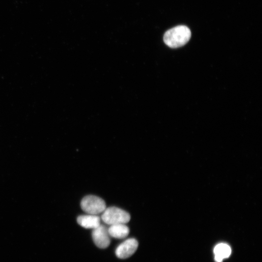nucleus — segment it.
<instances>
[{
    "mask_svg": "<svg viewBox=\"0 0 262 262\" xmlns=\"http://www.w3.org/2000/svg\"><path fill=\"white\" fill-rule=\"evenodd\" d=\"M191 36L190 30L187 26L180 25L167 31L164 36V41L168 47L177 48L186 44Z\"/></svg>",
    "mask_w": 262,
    "mask_h": 262,
    "instance_id": "obj_1",
    "label": "nucleus"
},
{
    "mask_svg": "<svg viewBox=\"0 0 262 262\" xmlns=\"http://www.w3.org/2000/svg\"><path fill=\"white\" fill-rule=\"evenodd\" d=\"M101 219L106 224L112 225L117 224H126L130 219V214L126 211L116 207L107 208L102 212Z\"/></svg>",
    "mask_w": 262,
    "mask_h": 262,
    "instance_id": "obj_2",
    "label": "nucleus"
},
{
    "mask_svg": "<svg viewBox=\"0 0 262 262\" xmlns=\"http://www.w3.org/2000/svg\"><path fill=\"white\" fill-rule=\"evenodd\" d=\"M82 209L87 214L97 215L106 208V204L101 198L94 196L88 195L84 196L81 202Z\"/></svg>",
    "mask_w": 262,
    "mask_h": 262,
    "instance_id": "obj_3",
    "label": "nucleus"
},
{
    "mask_svg": "<svg viewBox=\"0 0 262 262\" xmlns=\"http://www.w3.org/2000/svg\"><path fill=\"white\" fill-rule=\"evenodd\" d=\"M92 236L96 246L100 248H105L110 244V236L108 229L102 225L93 229Z\"/></svg>",
    "mask_w": 262,
    "mask_h": 262,
    "instance_id": "obj_4",
    "label": "nucleus"
},
{
    "mask_svg": "<svg viewBox=\"0 0 262 262\" xmlns=\"http://www.w3.org/2000/svg\"><path fill=\"white\" fill-rule=\"evenodd\" d=\"M138 246V243L134 238H129L121 243L115 250L116 256L120 259H126L134 253Z\"/></svg>",
    "mask_w": 262,
    "mask_h": 262,
    "instance_id": "obj_5",
    "label": "nucleus"
},
{
    "mask_svg": "<svg viewBox=\"0 0 262 262\" xmlns=\"http://www.w3.org/2000/svg\"><path fill=\"white\" fill-rule=\"evenodd\" d=\"M78 223L85 229H94L100 225V217L95 214H87L78 217Z\"/></svg>",
    "mask_w": 262,
    "mask_h": 262,
    "instance_id": "obj_6",
    "label": "nucleus"
},
{
    "mask_svg": "<svg viewBox=\"0 0 262 262\" xmlns=\"http://www.w3.org/2000/svg\"><path fill=\"white\" fill-rule=\"evenodd\" d=\"M108 231L110 237L123 239L128 235L130 229L126 224H117L110 225L108 228Z\"/></svg>",
    "mask_w": 262,
    "mask_h": 262,
    "instance_id": "obj_7",
    "label": "nucleus"
},
{
    "mask_svg": "<svg viewBox=\"0 0 262 262\" xmlns=\"http://www.w3.org/2000/svg\"><path fill=\"white\" fill-rule=\"evenodd\" d=\"M215 260L217 262H222L224 258L228 257L231 253V248L228 245L219 244L214 248Z\"/></svg>",
    "mask_w": 262,
    "mask_h": 262,
    "instance_id": "obj_8",
    "label": "nucleus"
}]
</instances>
